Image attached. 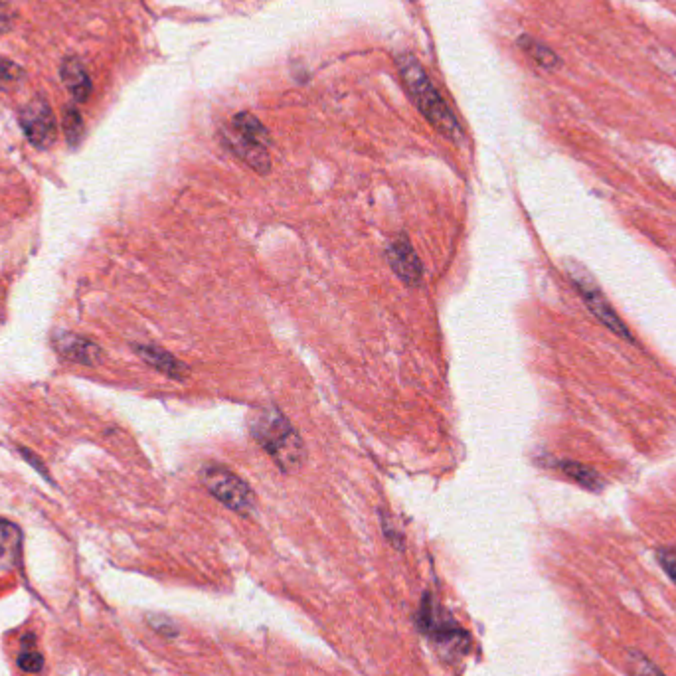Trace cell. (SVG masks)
<instances>
[{"mask_svg": "<svg viewBox=\"0 0 676 676\" xmlns=\"http://www.w3.org/2000/svg\"><path fill=\"white\" fill-rule=\"evenodd\" d=\"M398 70H400V76L408 87L414 103L422 111L423 117L445 139L461 143L463 141V129H461L457 117L453 115V111L449 109V105L443 101L439 91L431 84L422 64L414 56L404 54V56L398 58Z\"/></svg>", "mask_w": 676, "mask_h": 676, "instance_id": "cell-1", "label": "cell"}, {"mask_svg": "<svg viewBox=\"0 0 676 676\" xmlns=\"http://www.w3.org/2000/svg\"><path fill=\"white\" fill-rule=\"evenodd\" d=\"M250 429L255 441L271 455L279 469L293 473L305 461V447L287 418L279 410H259L252 416Z\"/></svg>", "mask_w": 676, "mask_h": 676, "instance_id": "cell-2", "label": "cell"}, {"mask_svg": "<svg viewBox=\"0 0 676 676\" xmlns=\"http://www.w3.org/2000/svg\"><path fill=\"white\" fill-rule=\"evenodd\" d=\"M200 481L222 505H226L230 510L238 514H250L254 510V491L234 471L218 463H210L202 467Z\"/></svg>", "mask_w": 676, "mask_h": 676, "instance_id": "cell-3", "label": "cell"}, {"mask_svg": "<svg viewBox=\"0 0 676 676\" xmlns=\"http://www.w3.org/2000/svg\"><path fill=\"white\" fill-rule=\"evenodd\" d=\"M26 139L36 149H50L58 137V125L50 103L42 97L28 101L18 115Z\"/></svg>", "mask_w": 676, "mask_h": 676, "instance_id": "cell-4", "label": "cell"}, {"mask_svg": "<svg viewBox=\"0 0 676 676\" xmlns=\"http://www.w3.org/2000/svg\"><path fill=\"white\" fill-rule=\"evenodd\" d=\"M572 279H574L576 287L580 289V293H582V297H584L588 309H590L593 315L597 317V321H599L603 327H607L611 333H615L617 337L625 338V340H633L631 333H629V329L623 325L621 317L613 311V307L609 305V301L605 299V295L601 293V289L593 283L592 277H590L584 269H580L578 273L572 271Z\"/></svg>", "mask_w": 676, "mask_h": 676, "instance_id": "cell-5", "label": "cell"}, {"mask_svg": "<svg viewBox=\"0 0 676 676\" xmlns=\"http://www.w3.org/2000/svg\"><path fill=\"white\" fill-rule=\"evenodd\" d=\"M386 255L390 261V267L400 277V281H404L408 287H418L422 283V261L406 238H396L388 246Z\"/></svg>", "mask_w": 676, "mask_h": 676, "instance_id": "cell-6", "label": "cell"}, {"mask_svg": "<svg viewBox=\"0 0 676 676\" xmlns=\"http://www.w3.org/2000/svg\"><path fill=\"white\" fill-rule=\"evenodd\" d=\"M224 139H226V145L250 167L254 169L255 172L259 174H267L271 170V159H269V153H267V147L263 145H257L254 141L242 137L238 131L230 129L224 133Z\"/></svg>", "mask_w": 676, "mask_h": 676, "instance_id": "cell-7", "label": "cell"}, {"mask_svg": "<svg viewBox=\"0 0 676 676\" xmlns=\"http://www.w3.org/2000/svg\"><path fill=\"white\" fill-rule=\"evenodd\" d=\"M22 554V530L18 524L0 518V572H10L18 566Z\"/></svg>", "mask_w": 676, "mask_h": 676, "instance_id": "cell-8", "label": "cell"}, {"mask_svg": "<svg viewBox=\"0 0 676 676\" xmlns=\"http://www.w3.org/2000/svg\"><path fill=\"white\" fill-rule=\"evenodd\" d=\"M56 346H58L62 356H66L74 362H80V364H87V366L97 364L99 358H101V348L95 342H91L84 337H78V335H72V333H62L60 337L56 338Z\"/></svg>", "mask_w": 676, "mask_h": 676, "instance_id": "cell-9", "label": "cell"}, {"mask_svg": "<svg viewBox=\"0 0 676 676\" xmlns=\"http://www.w3.org/2000/svg\"><path fill=\"white\" fill-rule=\"evenodd\" d=\"M137 354L149 364L153 366L155 370L163 372L165 376L169 378H174V380H184L188 376V368L186 364H182L180 360H176L170 352L163 350V348H157V346H135Z\"/></svg>", "mask_w": 676, "mask_h": 676, "instance_id": "cell-10", "label": "cell"}, {"mask_svg": "<svg viewBox=\"0 0 676 676\" xmlns=\"http://www.w3.org/2000/svg\"><path fill=\"white\" fill-rule=\"evenodd\" d=\"M60 76H62V82L66 85V89L74 95L76 101H80V103L87 101V97L91 93V80H89V74H87L80 58H76V56L66 58L62 62Z\"/></svg>", "mask_w": 676, "mask_h": 676, "instance_id": "cell-11", "label": "cell"}, {"mask_svg": "<svg viewBox=\"0 0 676 676\" xmlns=\"http://www.w3.org/2000/svg\"><path fill=\"white\" fill-rule=\"evenodd\" d=\"M518 46L524 50L528 58H532L544 70H556L560 66V58L556 56V52L530 36H522L518 40Z\"/></svg>", "mask_w": 676, "mask_h": 676, "instance_id": "cell-12", "label": "cell"}, {"mask_svg": "<svg viewBox=\"0 0 676 676\" xmlns=\"http://www.w3.org/2000/svg\"><path fill=\"white\" fill-rule=\"evenodd\" d=\"M232 129L238 131L242 137L254 141L257 145H263L267 147L269 145V131L261 125L259 119H255L252 113H238L234 117V123H232Z\"/></svg>", "mask_w": 676, "mask_h": 676, "instance_id": "cell-13", "label": "cell"}, {"mask_svg": "<svg viewBox=\"0 0 676 676\" xmlns=\"http://www.w3.org/2000/svg\"><path fill=\"white\" fill-rule=\"evenodd\" d=\"M62 131L66 135V141L76 147L80 145L82 137H84V119H82V113L78 111L76 105H68L64 109V115H62Z\"/></svg>", "mask_w": 676, "mask_h": 676, "instance_id": "cell-14", "label": "cell"}, {"mask_svg": "<svg viewBox=\"0 0 676 676\" xmlns=\"http://www.w3.org/2000/svg\"><path fill=\"white\" fill-rule=\"evenodd\" d=\"M562 471L572 477L574 481H578L582 487H586L588 491H593L597 493L601 489V477L590 469L588 465H582V463H574V461H568V463H562Z\"/></svg>", "mask_w": 676, "mask_h": 676, "instance_id": "cell-15", "label": "cell"}, {"mask_svg": "<svg viewBox=\"0 0 676 676\" xmlns=\"http://www.w3.org/2000/svg\"><path fill=\"white\" fill-rule=\"evenodd\" d=\"M627 671L631 676H667L651 659L637 651L627 653Z\"/></svg>", "mask_w": 676, "mask_h": 676, "instance_id": "cell-16", "label": "cell"}, {"mask_svg": "<svg viewBox=\"0 0 676 676\" xmlns=\"http://www.w3.org/2000/svg\"><path fill=\"white\" fill-rule=\"evenodd\" d=\"M18 667L26 673H40L44 669V657L34 647H24L18 655Z\"/></svg>", "mask_w": 676, "mask_h": 676, "instance_id": "cell-17", "label": "cell"}, {"mask_svg": "<svg viewBox=\"0 0 676 676\" xmlns=\"http://www.w3.org/2000/svg\"><path fill=\"white\" fill-rule=\"evenodd\" d=\"M22 76H24V72L18 64L0 56V87L2 89L18 84L22 80Z\"/></svg>", "mask_w": 676, "mask_h": 676, "instance_id": "cell-18", "label": "cell"}, {"mask_svg": "<svg viewBox=\"0 0 676 676\" xmlns=\"http://www.w3.org/2000/svg\"><path fill=\"white\" fill-rule=\"evenodd\" d=\"M657 558H659V564L663 566V570L667 572V576L673 580L676 584V548H661L657 552Z\"/></svg>", "mask_w": 676, "mask_h": 676, "instance_id": "cell-19", "label": "cell"}, {"mask_svg": "<svg viewBox=\"0 0 676 676\" xmlns=\"http://www.w3.org/2000/svg\"><path fill=\"white\" fill-rule=\"evenodd\" d=\"M12 26H14V14L8 8V4L0 0V36L8 34L12 30Z\"/></svg>", "mask_w": 676, "mask_h": 676, "instance_id": "cell-20", "label": "cell"}, {"mask_svg": "<svg viewBox=\"0 0 676 676\" xmlns=\"http://www.w3.org/2000/svg\"><path fill=\"white\" fill-rule=\"evenodd\" d=\"M149 623L159 631V633H163V635H169V637H172V635H176V627H174V623L172 621H169V619H165V617H151L149 619Z\"/></svg>", "mask_w": 676, "mask_h": 676, "instance_id": "cell-21", "label": "cell"}]
</instances>
